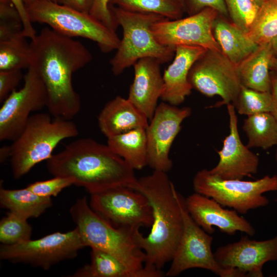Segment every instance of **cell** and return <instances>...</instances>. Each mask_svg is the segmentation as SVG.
Segmentation results:
<instances>
[{
  "label": "cell",
  "instance_id": "18",
  "mask_svg": "<svg viewBox=\"0 0 277 277\" xmlns=\"http://www.w3.org/2000/svg\"><path fill=\"white\" fill-rule=\"evenodd\" d=\"M185 205L194 221L208 233L216 227L222 232L234 235L237 231L253 236V225L235 210L225 209L214 199L194 192L185 199Z\"/></svg>",
  "mask_w": 277,
  "mask_h": 277
},
{
  "label": "cell",
  "instance_id": "13",
  "mask_svg": "<svg viewBox=\"0 0 277 277\" xmlns=\"http://www.w3.org/2000/svg\"><path fill=\"white\" fill-rule=\"evenodd\" d=\"M24 84L13 91L0 109V140H15L22 132L31 113L47 106V93L41 78L31 67L24 76Z\"/></svg>",
  "mask_w": 277,
  "mask_h": 277
},
{
  "label": "cell",
  "instance_id": "1",
  "mask_svg": "<svg viewBox=\"0 0 277 277\" xmlns=\"http://www.w3.org/2000/svg\"><path fill=\"white\" fill-rule=\"evenodd\" d=\"M31 40L30 67L44 84L49 113L55 118L71 120L81 108L72 75L92 61V54L80 41L50 27L42 29Z\"/></svg>",
  "mask_w": 277,
  "mask_h": 277
},
{
  "label": "cell",
  "instance_id": "23",
  "mask_svg": "<svg viewBox=\"0 0 277 277\" xmlns=\"http://www.w3.org/2000/svg\"><path fill=\"white\" fill-rule=\"evenodd\" d=\"M145 267V266H144ZM162 271L145 268L133 270L113 255L104 251L91 249V262L79 269L75 277H161Z\"/></svg>",
  "mask_w": 277,
  "mask_h": 277
},
{
  "label": "cell",
  "instance_id": "38",
  "mask_svg": "<svg viewBox=\"0 0 277 277\" xmlns=\"http://www.w3.org/2000/svg\"><path fill=\"white\" fill-rule=\"evenodd\" d=\"M16 9L23 24V33L27 37L31 39L36 35V32L33 27L24 0H10Z\"/></svg>",
  "mask_w": 277,
  "mask_h": 277
},
{
  "label": "cell",
  "instance_id": "8",
  "mask_svg": "<svg viewBox=\"0 0 277 277\" xmlns=\"http://www.w3.org/2000/svg\"><path fill=\"white\" fill-rule=\"evenodd\" d=\"M192 185L195 192L214 199L223 207L246 214L269 204L263 194L277 191V175H265L255 181L222 179L204 169L196 172Z\"/></svg>",
  "mask_w": 277,
  "mask_h": 277
},
{
  "label": "cell",
  "instance_id": "9",
  "mask_svg": "<svg viewBox=\"0 0 277 277\" xmlns=\"http://www.w3.org/2000/svg\"><path fill=\"white\" fill-rule=\"evenodd\" d=\"M179 200L184 221L182 238L166 276H176L186 270L199 268L209 270L220 277H244L236 269L222 268L211 250L213 237L192 219L180 193Z\"/></svg>",
  "mask_w": 277,
  "mask_h": 277
},
{
  "label": "cell",
  "instance_id": "21",
  "mask_svg": "<svg viewBox=\"0 0 277 277\" xmlns=\"http://www.w3.org/2000/svg\"><path fill=\"white\" fill-rule=\"evenodd\" d=\"M148 120L128 99L116 96L104 107L98 117L102 133L107 138L136 128L146 129Z\"/></svg>",
  "mask_w": 277,
  "mask_h": 277
},
{
  "label": "cell",
  "instance_id": "44",
  "mask_svg": "<svg viewBox=\"0 0 277 277\" xmlns=\"http://www.w3.org/2000/svg\"><path fill=\"white\" fill-rule=\"evenodd\" d=\"M274 54H277V37L270 42Z\"/></svg>",
  "mask_w": 277,
  "mask_h": 277
},
{
  "label": "cell",
  "instance_id": "37",
  "mask_svg": "<svg viewBox=\"0 0 277 277\" xmlns=\"http://www.w3.org/2000/svg\"><path fill=\"white\" fill-rule=\"evenodd\" d=\"M185 8L189 15L195 14L205 8H211L224 17L228 16L224 0H185Z\"/></svg>",
  "mask_w": 277,
  "mask_h": 277
},
{
  "label": "cell",
  "instance_id": "2",
  "mask_svg": "<svg viewBox=\"0 0 277 277\" xmlns=\"http://www.w3.org/2000/svg\"><path fill=\"white\" fill-rule=\"evenodd\" d=\"M46 161L51 174L72 179L74 185L90 194L118 186L131 188L137 180L123 159L107 145L90 138L72 141Z\"/></svg>",
  "mask_w": 277,
  "mask_h": 277
},
{
  "label": "cell",
  "instance_id": "32",
  "mask_svg": "<svg viewBox=\"0 0 277 277\" xmlns=\"http://www.w3.org/2000/svg\"><path fill=\"white\" fill-rule=\"evenodd\" d=\"M32 227L27 219L9 211L0 221V242L11 245L31 240Z\"/></svg>",
  "mask_w": 277,
  "mask_h": 277
},
{
  "label": "cell",
  "instance_id": "27",
  "mask_svg": "<svg viewBox=\"0 0 277 277\" xmlns=\"http://www.w3.org/2000/svg\"><path fill=\"white\" fill-rule=\"evenodd\" d=\"M243 129L249 148L266 150L277 145V122L270 112L248 116L244 121Z\"/></svg>",
  "mask_w": 277,
  "mask_h": 277
},
{
  "label": "cell",
  "instance_id": "26",
  "mask_svg": "<svg viewBox=\"0 0 277 277\" xmlns=\"http://www.w3.org/2000/svg\"><path fill=\"white\" fill-rule=\"evenodd\" d=\"M2 207L26 219L37 218L52 205L51 197L36 194L27 187L20 189H0Z\"/></svg>",
  "mask_w": 277,
  "mask_h": 277
},
{
  "label": "cell",
  "instance_id": "35",
  "mask_svg": "<svg viewBox=\"0 0 277 277\" xmlns=\"http://www.w3.org/2000/svg\"><path fill=\"white\" fill-rule=\"evenodd\" d=\"M110 0H92L89 13L107 27L116 32L119 26L109 7Z\"/></svg>",
  "mask_w": 277,
  "mask_h": 277
},
{
  "label": "cell",
  "instance_id": "48",
  "mask_svg": "<svg viewBox=\"0 0 277 277\" xmlns=\"http://www.w3.org/2000/svg\"><path fill=\"white\" fill-rule=\"evenodd\" d=\"M181 2H182V3L183 4V5H184L185 7V0H181ZM185 9H186V8H185Z\"/></svg>",
  "mask_w": 277,
  "mask_h": 277
},
{
  "label": "cell",
  "instance_id": "41",
  "mask_svg": "<svg viewBox=\"0 0 277 277\" xmlns=\"http://www.w3.org/2000/svg\"><path fill=\"white\" fill-rule=\"evenodd\" d=\"M271 92L273 97L272 108L270 113L277 122V75L275 73L270 74Z\"/></svg>",
  "mask_w": 277,
  "mask_h": 277
},
{
  "label": "cell",
  "instance_id": "40",
  "mask_svg": "<svg viewBox=\"0 0 277 277\" xmlns=\"http://www.w3.org/2000/svg\"><path fill=\"white\" fill-rule=\"evenodd\" d=\"M56 3L81 11L89 13L92 0H56Z\"/></svg>",
  "mask_w": 277,
  "mask_h": 277
},
{
  "label": "cell",
  "instance_id": "43",
  "mask_svg": "<svg viewBox=\"0 0 277 277\" xmlns=\"http://www.w3.org/2000/svg\"><path fill=\"white\" fill-rule=\"evenodd\" d=\"M270 68H271L276 73L277 75V58L273 56L270 64Z\"/></svg>",
  "mask_w": 277,
  "mask_h": 277
},
{
  "label": "cell",
  "instance_id": "3",
  "mask_svg": "<svg viewBox=\"0 0 277 277\" xmlns=\"http://www.w3.org/2000/svg\"><path fill=\"white\" fill-rule=\"evenodd\" d=\"M143 193L150 202L153 221L144 236L137 229L134 236L145 255L144 266L162 271L171 261L182 238L184 221L179 194L166 172L154 170L137 180L131 187Z\"/></svg>",
  "mask_w": 277,
  "mask_h": 277
},
{
  "label": "cell",
  "instance_id": "6",
  "mask_svg": "<svg viewBox=\"0 0 277 277\" xmlns=\"http://www.w3.org/2000/svg\"><path fill=\"white\" fill-rule=\"evenodd\" d=\"M109 7L123 30L120 46L110 61L114 75H120L141 58H154L161 64L172 60L175 48L160 44L151 30L153 24L166 18L153 13L135 12L114 6Z\"/></svg>",
  "mask_w": 277,
  "mask_h": 277
},
{
  "label": "cell",
  "instance_id": "51",
  "mask_svg": "<svg viewBox=\"0 0 277 277\" xmlns=\"http://www.w3.org/2000/svg\"><path fill=\"white\" fill-rule=\"evenodd\" d=\"M275 276L277 277V274H276V275Z\"/></svg>",
  "mask_w": 277,
  "mask_h": 277
},
{
  "label": "cell",
  "instance_id": "31",
  "mask_svg": "<svg viewBox=\"0 0 277 277\" xmlns=\"http://www.w3.org/2000/svg\"><path fill=\"white\" fill-rule=\"evenodd\" d=\"M273 104L271 91L263 92L242 85L239 93L232 103L239 114L248 116L270 112Z\"/></svg>",
  "mask_w": 277,
  "mask_h": 277
},
{
  "label": "cell",
  "instance_id": "50",
  "mask_svg": "<svg viewBox=\"0 0 277 277\" xmlns=\"http://www.w3.org/2000/svg\"><path fill=\"white\" fill-rule=\"evenodd\" d=\"M275 202H277V198L275 199Z\"/></svg>",
  "mask_w": 277,
  "mask_h": 277
},
{
  "label": "cell",
  "instance_id": "46",
  "mask_svg": "<svg viewBox=\"0 0 277 277\" xmlns=\"http://www.w3.org/2000/svg\"><path fill=\"white\" fill-rule=\"evenodd\" d=\"M254 1L260 7L265 0H254Z\"/></svg>",
  "mask_w": 277,
  "mask_h": 277
},
{
  "label": "cell",
  "instance_id": "42",
  "mask_svg": "<svg viewBox=\"0 0 277 277\" xmlns=\"http://www.w3.org/2000/svg\"><path fill=\"white\" fill-rule=\"evenodd\" d=\"M11 155L10 146H3L0 150V161L3 163L8 159H10Z\"/></svg>",
  "mask_w": 277,
  "mask_h": 277
},
{
  "label": "cell",
  "instance_id": "16",
  "mask_svg": "<svg viewBox=\"0 0 277 277\" xmlns=\"http://www.w3.org/2000/svg\"><path fill=\"white\" fill-rule=\"evenodd\" d=\"M213 253L223 268L236 269L244 277H262L264 265L277 260V235L264 241L243 236L238 241L219 247Z\"/></svg>",
  "mask_w": 277,
  "mask_h": 277
},
{
  "label": "cell",
  "instance_id": "47",
  "mask_svg": "<svg viewBox=\"0 0 277 277\" xmlns=\"http://www.w3.org/2000/svg\"><path fill=\"white\" fill-rule=\"evenodd\" d=\"M276 146V152H275V159L276 162H277V145Z\"/></svg>",
  "mask_w": 277,
  "mask_h": 277
},
{
  "label": "cell",
  "instance_id": "19",
  "mask_svg": "<svg viewBox=\"0 0 277 277\" xmlns=\"http://www.w3.org/2000/svg\"><path fill=\"white\" fill-rule=\"evenodd\" d=\"M161 64L156 59L143 58L133 66L134 77L127 98L148 120L152 118L163 91Z\"/></svg>",
  "mask_w": 277,
  "mask_h": 277
},
{
  "label": "cell",
  "instance_id": "36",
  "mask_svg": "<svg viewBox=\"0 0 277 277\" xmlns=\"http://www.w3.org/2000/svg\"><path fill=\"white\" fill-rule=\"evenodd\" d=\"M24 78L21 69L0 71V102L3 103Z\"/></svg>",
  "mask_w": 277,
  "mask_h": 277
},
{
  "label": "cell",
  "instance_id": "20",
  "mask_svg": "<svg viewBox=\"0 0 277 277\" xmlns=\"http://www.w3.org/2000/svg\"><path fill=\"white\" fill-rule=\"evenodd\" d=\"M207 50L199 46L175 47L174 59L163 75L164 88L161 98L163 102L178 106L190 94L192 87L188 79L190 70Z\"/></svg>",
  "mask_w": 277,
  "mask_h": 277
},
{
  "label": "cell",
  "instance_id": "17",
  "mask_svg": "<svg viewBox=\"0 0 277 277\" xmlns=\"http://www.w3.org/2000/svg\"><path fill=\"white\" fill-rule=\"evenodd\" d=\"M229 119V132L224 138L222 148L217 151L219 161L209 170L222 179L242 180L257 173L260 160L241 140L235 109L231 103L227 105Z\"/></svg>",
  "mask_w": 277,
  "mask_h": 277
},
{
  "label": "cell",
  "instance_id": "28",
  "mask_svg": "<svg viewBox=\"0 0 277 277\" xmlns=\"http://www.w3.org/2000/svg\"><path fill=\"white\" fill-rule=\"evenodd\" d=\"M109 6L132 12L156 14L169 19L182 18L186 11L181 0H110Z\"/></svg>",
  "mask_w": 277,
  "mask_h": 277
},
{
  "label": "cell",
  "instance_id": "30",
  "mask_svg": "<svg viewBox=\"0 0 277 277\" xmlns=\"http://www.w3.org/2000/svg\"><path fill=\"white\" fill-rule=\"evenodd\" d=\"M247 34L258 45L269 43L277 37V1H264Z\"/></svg>",
  "mask_w": 277,
  "mask_h": 277
},
{
  "label": "cell",
  "instance_id": "7",
  "mask_svg": "<svg viewBox=\"0 0 277 277\" xmlns=\"http://www.w3.org/2000/svg\"><path fill=\"white\" fill-rule=\"evenodd\" d=\"M31 21L45 24L69 37H80L95 42L104 53L116 50L121 39L89 12L81 11L51 0H38L27 5Z\"/></svg>",
  "mask_w": 277,
  "mask_h": 277
},
{
  "label": "cell",
  "instance_id": "45",
  "mask_svg": "<svg viewBox=\"0 0 277 277\" xmlns=\"http://www.w3.org/2000/svg\"><path fill=\"white\" fill-rule=\"evenodd\" d=\"M36 1H38V0H24L26 4L27 5L30 4H31L32 3L34 2H35Z\"/></svg>",
  "mask_w": 277,
  "mask_h": 277
},
{
  "label": "cell",
  "instance_id": "49",
  "mask_svg": "<svg viewBox=\"0 0 277 277\" xmlns=\"http://www.w3.org/2000/svg\"><path fill=\"white\" fill-rule=\"evenodd\" d=\"M51 1L56 3V0H51Z\"/></svg>",
  "mask_w": 277,
  "mask_h": 277
},
{
  "label": "cell",
  "instance_id": "10",
  "mask_svg": "<svg viewBox=\"0 0 277 277\" xmlns=\"http://www.w3.org/2000/svg\"><path fill=\"white\" fill-rule=\"evenodd\" d=\"M84 247L85 246L75 227L67 232H56L35 240L11 245L2 244L0 258L48 270L61 261L75 258Z\"/></svg>",
  "mask_w": 277,
  "mask_h": 277
},
{
  "label": "cell",
  "instance_id": "25",
  "mask_svg": "<svg viewBox=\"0 0 277 277\" xmlns=\"http://www.w3.org/2000/svg\"><path fill=\"white\" fill-rule=\"evenodd\" d=\"M107 145L133 169L147 165V141L146 129L136 128L107 138Z\"/></svg>",
  "mask_w": 277,
  "mask_h": 277
},
{
  "label": "cell",
  "instance_id": "11",
  "mask_svg": "<svg viewBox=\"0 0 277 277\" xmlns=\"http://www.w3.org/2000/svg\"><path fill=\"white\" fill-rule=\"evenodd\" d=\"M89 205L115 227L135 229L149 227L153 223V209L148 199L126 186L91 194Z\"/></svg>",
  "mask_w": 277,
  "mask_h": 277
},
{
  "label": "cell",
  "instance_id": "15",
  "mask_svg": "<svg viewBox=\"0 0 277 277\" xmlns=\"http://www.w3.org/2000/svg\"><path fill=\"white\" fill-rule=\"evenodd\" d=\"M191 113L188 107L179 108L166 102L158 105L146 129L147 165L154 170L167 172L172 167L169 152L181 129V124Z\"/></svg>",
  "mask_w": 277,
  "mask_h": 277
},
{
  "label": "cell",
  "instance_id": "29",
  "mask_svg": "<svg viewBox=\"0 0 277 277\" xmlns=\"http://www.w3.org/2000/svg\"><path fill=\"white\" fill-rule=\"evenodd\" d=\"M23 31L9 38L0 41V71L28 69L31 51Z\"/></svg>",
  "mask_w": 277,
  "mask_h": 277
},
{
  "label": "cell",
  "instance_id": "22",
  "mask_svg": "<svg viewBox=\"0 0 277 277\" xmlns=\"http://www.w3.org/2000/svg\"><path fill=\"white\" fill-rule=\"evenodd\" d=\"M213 33L222 52L235 66L259 46L249 37L247 33L220 14L214 21Z\"/></svg>",
  "mask_w": 277,
  "mask_h": 277
},
{
  "label": "cell",
  "instance_id": "24",
  "mask_svg": "<svg viewBox=\"0 0 277 277\" xmlns=\"http://www.w3.org/2000/svg\"><path fill=\"white\" fill-rule=\"evenodd\" d=\"M273 51L271 43L259 45L258 48L236 66L242 85L259 91H271L269 72Z\"/></svg>",
  "mask_w": 277,
  "mask_h": 277
},
{
  "label": "cell",
  "instance_id": "52",
  "mask_svg": "<svg viewBox=\"0 0 277 277\" xmlns=\"http://www.w3.org/2000/svg\"><path fill=\"white\" fill-rule=\"evenodd\" d=\"M275 1H277V0H275Z\"/></svg>",
  "mask_w": 277,
  "mask_h": 277
},
{
  "label": "cell",
  "instance_id": "5",
  "mask_svg": "<svg viewBox=\"0 0 277 277\" xmlns=\"http://www.w3.org/2000/svg\"><path fill=\"white\" fill-rule=\"evenodd\" d=\"M47 113L31 115L21 134L10 145L13 176L18 179L36 164L47 161L63 140L77 136L78 130L70 120L54 117Z\"/></svg>",
  "mask_w": 277,
  "mask_h": 277
},
{
  "label": "cell",
  "instance_id": "12",
  "mask_svg": "<svg viewBox=\"0 0 277 277\" xmlns=\"http://www.w3.org/2000/svg\"><path fill=\"white\" fill-rule=\"evenodd\" d=\"M188 79L192 88L202 94L222 98L214 107L233 103L242 86L236 66L216 50H207L194 63Z\"/></svg>",
  "mask_w": 277,
  "mask_h": 277
},
{
  "label": "cell",
  "instance_id": "39",
  "mask_svg": "<svg viewBox=\"0 0 277 277\" xmlns=\"http://www.w3.org/2000/svg\"><path fill=\"white\" fill-rule=\"evenodd\" d=\"M0 23L23 25L21 17L10 0H0Z\"/></svg>",
  "mask_w": 277,
  "mask_h": 277
},
{
  "label": "cell",
  "instance_id": "4",
  "mask_svg": "<svg viewBox=\"0 0 277 277\" xmlns=\"http://www.w3.org/2000/svg\"><path fill=\"white\" fill-rule=\"evenodd\" d=\"M70 214L85 247L106 252L133 270L145 268V253L134 236L140 228L114 227L91 208L86 196L72 205Z\"/></svg>",
  "mask_w": 277,
  "mask_h": 277
},
{
  "label": "cell",
  "instance_id": "33",
  "mask_svg": "<svg viewBox=\"0 0 277 277\" xmlns=\"http://www.w3.org/2000/svg\"><path fill=\"white\" fill-rule=\"evenodd\" d=\"M232 22L248 33L260 6L254 0H224Z\"/></svg>",
  "mask_w": 277,
  "mask_h": 277
},
{
  "label": "cell",
  "instance_id": "14",
  "mask_svg": "<svg viewBox=\"0 0 277 277\" xmlns=\"http://www.w3.org/2000/svg\"><path fill=\"white\" fill-rule=\"evenodd\" d=\"M219 14L215 10L206 8L186 18L162 19L153 24L151 30L156 39L166 46H199L222 51L213 33Z\"/></svg>",
  "mask_w": 277,
  "mask_h": 277
},
{
  "label": "cell",
  "instance_id": "34",
  "mask_svg": "<svg viewBox=\"0 0 277 277\" xmlns=\"http://www.w3.org/2000/svg\"><path fill=\"white\" fill-rule=\"evenodd\" d=\"M74 185L69 177L54 176L42 181H37L28 185L26 187L36 194L47 197L57 196L64 188Z\"/></svg>",
  "mask_w": 277,
  "mask_h": 277
}]
</instances>
